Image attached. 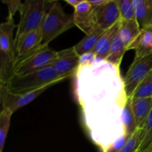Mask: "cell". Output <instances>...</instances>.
<instances>
[{
  "label": "cell",
  "mask_w": 152,
  "mask_h": 152,
  "mask_svg": "<svg viewBox=\"0 0 152 152\" xmlns=\"http://www.w3.org/2000/svg\"><path fill=\"white\" fill-rule=\"evenodd\" d=\"M98 152H104V151H102V149H100V148H99V151H98Z\"/></svg>",
  "instance_id": "obj_31"
},
{
  "label": "cell",
  "mask_w": 152,
  "mask_h": 152,
  "mask_svg": "<svg viewBox=\"0 0 152 152\" xmlns=\"http://www.w3.org/2000/svg\"><path fill=\"white\" fill-rule=\"evenodd\" d=\"M142 152H152V145H151V146L148 147V148H146V149H145L144 151H142Z\"/></svg>",
  "instance_id": "obj_30"
},
{
  "label": "cell",
  "mask_w": 152,
  "mask_h": 152,
  "mask_svg": "<svg viewBox=\"0 0 152 152\" xmlns=\"http://www.w3.org/2000/svg\"><path fill=\"white\" fill-rule=\"evenodd\" d=\"M122 121H123L124 133L129 136H132L138 130L135 121L132 105V98H129L126 106L124 107L122 114Z\"/></svg>",
  "instance_id": "obj_20"
},
{
  "label": "cell",
  "mask_w": 152,
  "mask_h": 152,
  "mask_svg": "<svg viewBox=\"0 0 152 152\" xmlns=\"http://www.w3.org/2000/svg\"><path fill=\"white\" fill-rule=\"evenodd\" d=\"M109 0H88L89 3L92 5V7H101L104 4H107Z\"/></svg>",
  "instance_id": "obj_28"
},
{
  "label": "cell",
  "mask_w": 152,
  "mask_h": 152,
  "mask_svg": "<svg viewBox=\"0 0 152 152\" xmlns=\"http://www.w3.org/2000/svg\"><path fill=\"white\" fill-rule=\"evenodd\" d=\"M120 27V22L114 25L109 29L106 30L103 32L96 45L92 53L95 55V62H102L105 61L109 53L113 40L115 36L118 34Z\"/></svg>",
  "instance_id": "obj_13"
},
{
  "label": "cell",
  "mask_w": 152,
  "mask_h": 152,
  "mask_svg": "<svg viewBox=\"0 0 152 152\" xmlns=\"http://www.w3.org/2000/svg\"><path fill=\"white\" fill-rule=\"evenodd\" d=\"M57 52L43 46L26 56L16 59L14 75H25L50 65L57 57Z\"/></svg>",
  "instance_id": "obj_6"
},
{
  "label": "cell",
  "mask_w": 152,
  "mask_h": 152,
  "mask_svg": "<svg viewBox=\"0 0 152 152\" xmlns=\"http://www.w3.org/2000/svg\"><path fill=\"white\" fill-rule=\"evenodd\" d=\"M132 3L141 29L152 31V0H132Z\"/></svg>",
  "instance_id": "obj_14"
},
{
  "label": "cell",
  "mask_w": 152,
  "mask_h": 152,
  "mask_svg": "<svg viewBox=\"0 0 152 152\" xmlns=\"http://www.w3.org/2000/svg\"><path fill=\"white\" fill-rule=\"evenodd\" d=\"M104 31H105L97 28L90 34L86 35L83 39L74 46V50L80 57L88 53H92L96 47L99 37L102 36Z\"/></svg>",
  "instance_id": "obj_18"
},
{
  "label": "cell",
  "mask_w": 152,
  "mask_h": 152,
  "mask_svg": "<svg viewBox=\"0 0 152 152\" xmlns=\"http://www.w3.org/2000/svg\"><path fill=\"white\" fill-rule=\"evenodd\" d=\"M13 19H7L0 25V83L7 84L14 75L16 45Z\"/></svg>",
  "instance_id": "obj_3"
},
{
  "label": "cell",
  "mask_w": 152,
  "mask_h": 152,
  "mask_svg": "<svg viewBox=\"0 0 152 152\" xmlns=\"http://www.w3.org/2000/svg\"><path fill=\"white\" fill-rule=\"evenodd\" d=\"M141 144V129H138L119 152H137Z\"/></svg>",
  "instance_id": "obj_25"
},
{
  "label": "cell",
  "mask_w": 152,
  "mask_h": 152,
  "mask_svg": "<svg viewBox=\"0 0 152 152\" xmlns=\"http://www.w3.org/2000/svg\"><path fill=\"white\" fill-rule=\"evenodd\" d=\"M126 51H127V49L122 42L118 32V34L115 36L113 40L109 53L105 61L112 64L117 68H120L123 56Z\"/></svg>",
  "instance_id": "obj_19"
},
{
  "label": "cell",
  "mask_w": 152,
  "mask_h": 152,
  "mask_svg": "<svg viewBox=\"0 0 152 152\" xmlns=\"http://www.w3.org/2000/svg\"><path fill=\"white\" fill-rule=\"evenodd\" d=\"M67 80L58 75L51 65L25 75H13L7 84V88L11 93L16 94L28 93L50 85L57 84Z\"/></svg>",
  "instance_id": "obj_2"
},
{
  "label": "cell",
  "mask_w": 152,
  "mask_h": 152,
  "mask_svg": "<svg viewBox=\"0 0 152 152\" xmlns=\"http://www.w3.org/2000/svg\"><path fill=\"white\" fill-rule=\"evenodd\" d=\"M117 2L118 4L121 20L136 19L132 0H117Z\"/></svg>",
  "instance_id": "obj_24"
},
{
  "label": "cell",
  "mask_w": 152,
  "mask_h": 152,
  "mask_svg": "<svg viewBox=\"0 0 152 152\" xmlns=\"http://www.w3.org/2000/svg\"><path fill=\"white\" fill-rule=\"evenodd\" d=\"M94 13L96 28L102 31L109 29L121 21L117 0H109L103 6L94 7Z\"/></svg>",
  "instance_id": "obj_10"
},
{
  "label": "cell",
  "mask_w": 152,
  "mask_h": 152,
  "mask_svg": "<svg viewBox=\"0 0 152 152\" xmlns=\"http://www.w3.org/2000/svg\"><path fill=\"white\" fill-rule=\"evenodd\" d=\"M73 15L75 26L78 27L86 35L97 29L94 7L88 1L82 0L81 2L74 8Z\"/></svg>",
  "instance_id": "obj_11"
},
{
  "label": "cell",
  "mask_w": 152,
  "mask_h": 152,
  "mask_svg": "<svg viewBox=\"0 0 152 152\" xmlns=\"http://www.w3.org/2000/svg\"><path fill=\"white\" fill-rule=\"evenodd\" d=\"M50 2L45 0H25L24 1L19 11L20 20L16 26L15 40L26 33L41 28L48 10V6Z\"/></svg>",
  "instance_id": "obj_5"
},
{
  "label": "cell",
  "mask_w": 152,
  "mask_h": 152,
  "mask_svg": "<svg viewBox=\"0 0 152 152\" xmlns=\"http://www.w3.org/2000/svg\"><path fill=\"white\" fill-rule=\"evenodd\" d=\"M80 59L74 47L57 52V57L52 62L58 75L65 79L74 77L79 66Z\"/></svg>",
  "instance_id": "obj_9"
},
{
  "label": "cell",
  "mask_w": 152,
  "mask_h": 152,
  "mask_svg": "<svg viewBox=\"0 0 152 152\" xmlns=\"http://www.w3.org/2000/svg\"><path fill=\"white\" fill-rule=\"evenodd\" d=\"M152 145V109L141 130V144L137 152H142Z\"/></svg>",
  "instance_id": "obj_22"
},
{
  "label": "cell",
  "mask_w": 152,
  "mask_h": 152,
  "mask_svg": "<svg viewBox=\"0 0 152 152\" xmlns=\"http://www.w3.org/2000/svg\"><path fill=\"white\" fill-rule=\"evenodd\" d=\"M131 137L132 136L124 134L120 138H118L115 142H113L104 152H119L123 148L125 144L126 143V142L129 140Z\"/></svg>",
  "instance_id": "obj_27"
},
{
  "label": "cell",
  "mask_w": 152,
  "mask_h": 152,
  "mask_svg": "<svg viewBox=\"0 0 152 152\" xmlns=\"http://www.w3.org/2000/svg\"><path fill=\"white\" fill-rule=\"evenodd\" d=\"M81 1L82 0H65V1L67 4H68L69 5H71L72 7H74V8L81 2Z\"/></svg>",
  "instance_id": "obj_29"
},
{
  "label": "cell",
  "mask_w": 152,
  "mask_h": 152,
  "mask_svg": "<svg viewBox=\"0 0 152 152\" xmlns=\"http://www.w3.org/2000/svg\"><path fill=\"white\" fill-rule=\"evenodd\" d=\"M74 26V15L65 13L59 1H51L42 24V45L48 46L54 39Z\"/></svg>",
  "instance_id": "obj_4"
},
{
  "label": "cell",
  "mask_w": 152,
  "mask_h": 152,
  "mask_svg": "<svg viewBox=\"0 0 152 152\" xmlns=\"http://www.w3.org/2000/svg\"><path fill=\"white\" fill-rule=\"evenodd\" d=\"M51 86H53V85L45 86L28 93L16 94L11 93L5 84L0 83V101H1V109L7 108L13 114L19 108L25 106L34 101L36 98L44 93Z\"/></svg>",
  "instance_id": "obj_8"
},
{
  "label": "cell",
  "mask_w": 152,
  "mask_h": 152,
  "mask_svg": "<svg viewBox=\"0 0 152 152\" xmlns=\"http://www.w3.org/2000/svg\"><path fill=\"white\" fill-rule=\"evenodd\" d=\"M141 28L136 19L121 20L119 35L127 50L140 34Z\"/></svg>",
  "instance_id": "obj_17"
},
{
  "label": "cell",
  "mask_w": 152,
  "mask_h": 152,
  "mask_svg": "<svg viewBox=\"0 0 152 152\" xmlns=\"http://www.w3.org/2000/svg\"><path fill=\"white\" fill-rule=\"evenodd\" d=\"M1 2L5 4L8 9V15L7 19H13L15 13L19 10L20 11L23 3L20 0H1Z\"/></svg>",
  "instance_id": "obj_26"
},
{
  "label": "cell",
  "mask_w": 152,
  "mask_h": 152,
  "mask_svg": "<svg viewBox=\"0 0 152 152\" xmlns=\"http://www.w3.org/2000/svg\"><path fill=\"white\" fill-rule=\"evenodd\" d=\"M152 71V54L138 61H133L123 79L125 91L132 98L142 80Z\"/></svg>",
  "instance_id": "obj_7"
},
{
  "label": "cell",
  "mask_w": 152,
  "mask_h": 152,
  "mask_svg": "<svg viewBox=\"0 0 152 152\" xmlns=\"http://www.w3.org/2000/svg\"><path fill=\"white\" fill-rule=\"evenodd\" d=\"M74 95L91 140L105 151L124 134L122 114L129 98L120 68L102 61L80 64Z\"/></svg>",
  "instance_id": "obj_1"
},
{
  "label": "cell",
  "mask_w": 152,
  "mask_h": 152,
  "mask_svg": "<svg viewBox=\"0 0 152 152\" xmlns=\"http://www.w3.org/2000/svg\"><path fill=\"white\" fill-rule=\"evenodd\" d=\"M135 50L134 61H138L152 54V31L141 30L140 34L129 47Z\"/></svg>",
  "instance_id": "obj_15"
},
{
  "label": "cell",
  "mask_w": 152,
  "mask_h": 152,
  "mask_svg": "<svg viewBox=\"0 0 152 152\" xmlns=\"http://www.w3.org/2000/svg\"><path fill=\"white\" fill-rule=\"evenodd\" d=\"M42 28L26 33L15 40L16 59L23 57L42 46Z\"/></svg>",
  "instance_id": "obj_12"
},
{
  "label": "cell",
  "mask_w": 152,
  "mask_h": 152,
  "mask_svg": "<svg viewBox=\"0 0 152 152\" xmlns=\"http://www.w3.org/2000/svg\"><path fill=\"white\" fill-rule=\"evenodd\" d=\"M13 113L7 108L1 109L0 112V152H2L6 137L10 126Z\"/></svg>",
  "instance_id": "obj_21"
},
{
  "label": "cell",
  "mask_w": 152,
  "mask_h": 152,
  "mask_svg": "<svg viewBox=\"0 0 152 152\" xmlns=\"http://www.w3.org/2000/svg\"><path fill=\"white\" fill-rule=\"evenodd\" d=\"M132 105L137 127L142 130L152 109V97L132 98Z\"/></svg>",
  "instance_id": "obj_16"
},
{
  "label": "cell",
  "mask_w": 152,
  "mask_h": 152,
  "mask_svg": "<svg viewBox=\"0 0 152 152\" xmlns=\"http://www.w3.org/2000/svg\"><path fill=\"white\" fill-rule=\"evenodd\" d=\"M152 97V71L139 85L134 93L132 99Z\"/></svg>",
  "instance_id": "obj_23"
}]
</instances>
